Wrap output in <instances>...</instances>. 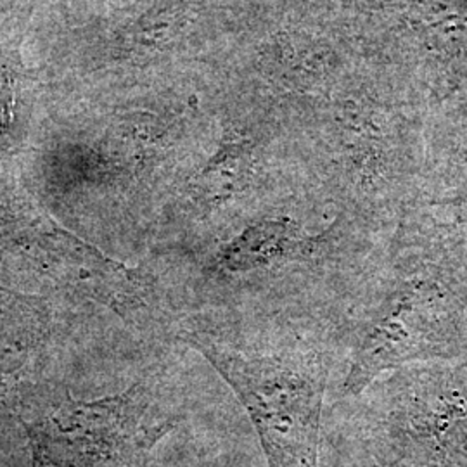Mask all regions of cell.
<instances>
[{"mask_svg":"<svg viewBox=\"0 0 467 467\" xmlns=\"http://www.w3.org/2000/svg\"><path fill=\"white\" fill-rule=\"evenodd\" d=\"M362 443L412 467H467V364L403 368L379 381Z\"/></svg>","mask_w":467,"mask_h":467,"instance_id":"obj_5","label":"cell"},{"mask_svg":"<svg viewBox=\"0 0 467 467\" xmlns=\"http://www.w3.org/2000/svg\"><path fill=\"white\" fill-rule=\"evenodd\" d=\"M381 241L348 215L320 233L285 215L260 217L213 248L202 285L233 317L327 314Z\"/></svg>","mask_w":467,"mask_h":467,"instance_id":"obj_3","label":"cell"},{"mask_svg":"<svg viewBox=\"0 0 467 467\" xmlns=\"http://www.w3.org/2000/svg\"><path fill=\"white\" fill-rule=\"evenodd\" d=\"M357 467H412L399 459L378 451L370 445H366L360 441V459L357 462Z\"/></svg>","mask_w":467,"mask_h":467,"instance_id":"obj_7","label":"cell"},{"mask_svg":"<svg viewBox=\"0 0 467 467\" xmlns=\"http://www.w3.org/2000/svg\"><path fill=\"white\" fill-rule=\"evenodd\" d=\"M181 326L179 337L241 400L267 467H318L322 409L339 347L326 314Z\"/></svg>","mask_w":467,"mask_h":467,"instance_id":"obj_2","label":"cell"},{"mask_svg":"<svg viewBox=\"0 0 467 467\" xmlns=\"http://www.w3.org/2000/svg\"><path fill=\"white\" fill-rule=\"evenodd\" d=\"M0 251L36 281L98 300L150 333H167L173 314L156 281L106 256L32 204L0 206Z\"/></svg>","mask_w":467,"mask_h":467,"instance_id":"obj_4","label":"cell"},{"mask_svg":"<svg viewBox=\"0 0 467 467\" xmlns=\"http://www.w3.org/2000/svg\"><path fill=\"white\" fill-rule=\"evenodd\" d=\"M327 316L348 360L343 399L364 395L384 372L467 357V246L401 225Z\"/></svg>","mask_w":467,"mask_h":467,"instance_id":"obj_1","label":"cell"},{"mask_svg":"<svg viewBox=\"0 0 467 467\" xmlns=\"http://www.w3.org/2000/svg\"><path fill=\"white\" fill-rule=\"evenodd\" d=\"M173 424L158 386L139 381L117 397L65 401L25 428L35 467H144Z\"/></svg>","mask_w":467,"mask_h":467,"instance_id":"obj_6","label":"cell"}]
</instances>
